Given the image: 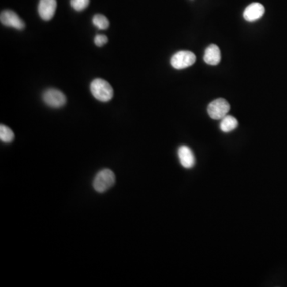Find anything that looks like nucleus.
Listing matches in <instances>:
<instances>
[{"instance_id":"f257e3e1","label":"nucleus","mask_w":287,"mask_h":287,"mask_svg":"<svg viewBox=\"0 0 287 287\" xmlns=\"http://www.w3.org/2000/svg\"><path fill=\"white\" fill-rule=\"evenodd\" d=\"M90 90L94 98L100 102H109L113 97V89L111 85L102 79L93 80L90 85Z\"/></svg>"},{"instance_id":"f03ea898","label":"nucleus","mask_w":287,"mask_h":287,"mask_svg":"<svg viewBox=\"0 0 287 287\" xmlns=\"http://www.w3.org/2000/svg\"><path fill=\"white\" fill-rule=\"evenodd\" d=\"M115 174L109 169H102L96 175L93 183L94 190L99 193H103L113 187L115 184Z\"/></svg>"},{"instance_id":"7ed1b4c3","label":"nucleus","mask_w":287,"mask_h":287,"mask_svg":"<svg viewBox=\"0 0 287 287\" xmlns=\"http://www.w3.org/2000/svg\"><path fill=\"white\" fill-rule=\"evenodd\" d=\"M196 56L187 50L177 52L171 58V65L176 69H184L195 64Z\"/></svg>"},{"instance_id":"20e7f679","label":"nucleus","mask_w":287,"mask_h":287,"mask_svg":"<svg viewBox=\"0 0 287 287\" xmlns=\"http://www.w3.org/2000/svg\"><path fill=\"white\" fill-rule=\"evenodd\" d=\"M45 103L52 108H61L66 104L67 98L62 91L57 89H48L42 94Z\"/></svg>"},{"instance_id":"39448f33","label":"nucleus","mask_w":287,"mask_h":287,"mask_svg":"<svg viewBox=\"0 0 287 287\" xmlns=\"http://www.w3.org/2000/svg\"><path fill=\"white\" fill-rule=\"evenodd\" d=\"M230 105L224 98H218L210 102L207 107L209 116L214 120H221L228 115Z\"/></svg>"},{"instance_id":"423d86ee","label":"nucleus","mask_w":287,"mask_h":287,"mask_svg":"<svg viewBox=\"0 0 287 287\" xmlns=\"http://www.w3.org/2000/svg\"><path fill=\"white\" fill-rule=\"evenodd\" d=\"M0 21L3 25L13 27L17 30H23L25 27L23 19H20L16 12H12L11 10H5L1 12Z\"/></svg>"},{"instance_id":"0eeeda50","label":"nucleus","mask_w":287,"mask_h":287,"mask_svg":"<svg viewBox=\"0 0 287 287\" xmlns=\"http://www.w3.org/2000/svg\"><path fill=\"white\" fill-rule=\"evenodd\" d=\"M56 9L57 0H40L38 4V14L45 21H49L54 17Z\"/></svg>"},{"instance_id":"6e6552de","label":"nucleus","mask_w":287,"mask_h":287,"mask_svg":"<svg viewBox=\"0 0 287 287\" xmlns=\"http://www.w3.org/2000/svg\"><path fill=\"white\" fill-rule=\"evenodd\" d=\"M265 8L259 3H253L246 8L243 12V17L248 22L256 21L264 15Z\"/></svg>"},{"instance_id":"1a4fd4ad","label":"nucleus","mask_w":287,"mask_h":287,"mask_svg":"<svg viewBox=\"0 0 287 287\" xmlns=\"http://www.w3.org/2000/svg\"><path fill=\"white\" fill-rule=\"evenodd\" d=\"M178 157L182 166L185 169H191L195 165V155L188 146H182L179 148Z\"/></svg>"},{"instance_id":"9d476101","label":"nucleus","mask_w":287,"mask_h":287,"mask_svg":"<svg viewBox=\"0 0 287 287\" xmlns=\"http://www.w3.org/2000/svg\"><path fill=\"white\" fill-rule=\"evenodd\" d=\"M203 60L207 65H217L220 63V60H221V54L217 45L211 44L207 46L205 50Z\"/></svg>"},{"instance_id":"9b49d317","label":"nucleus","mask_w":287,"mask_h":287,"mask_svg":"<svg viewBox=\"0 0 287 287\" xmlns=\"http://www.w3.org/2000/svg\"><path fill=\"white\" fill-rule=\"evenodd\" d=\"M238 126V121L235 117L230 115H227L224 118L221 119L220 128L224 132H229L236 129Z\"/></svg>"},{"instance_id":"f8f14e48","label":"nucleus","mask_w":287,"mask_h":287,"mask_svg":"<svg viewBox=\"0 0 287 287\" xmlns=\"http://www.w3.org/2000/svg\"><path fill=\"white\" fill-rule=\"evenodd\" d=\"M15 135L11 128L4 124L0 125V140L4 143H11L14 140Z\"/></svg>"},{"instance_id":"ddd939ff","label":"nucleus","mask_w":287,"mask_h":287,"mask_svg":"<svg viewBox=\"0 0 287 287\" xmlns=\"http://www.w3.org/2000/svg\"><path fill=\"white\" fill-rule=\"evenodd\" d=\"M93 23L100 30H106L109 27V19L102 14H97L93 18Z\"/></svg>"},{"instance_id":"4468645a","label":"nucleus","mask_w":287,"mask_h":287,"mask_svg":"<svg viewBox=\"0 0 287 287\" xmlns=\"http://www.w3.org/2000/svg\"><path fill=\"white\" fill-rule=\"evenodd\" d=\"M70 4L75 11L81 12L88 7L90 0H71Z\"/></svg>"},{"instance_id":"2eb2a0df","label":"nucleus","mask_w":287,"mask_h":287,"mask_svg":"<svg viewBox=\"0 0 287 287\" xmlns=\"http://www.w3.org/2000/svg\"><path fill=\"white\" fill-rule=\"evenodd\" d=\"M108 42V38L105 35H97L94 38V43L96 46H102Z\"/></svg>"}]
</instances>
